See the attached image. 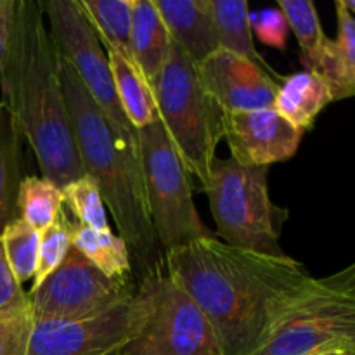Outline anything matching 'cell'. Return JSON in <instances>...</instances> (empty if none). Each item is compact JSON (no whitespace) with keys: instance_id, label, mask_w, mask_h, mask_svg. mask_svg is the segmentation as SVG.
Returning <instances> with one entry per match:
<instances>
[{"instance_id":"6da1fadb","label":"cell","mask_w":355,"mask_h":355,"mask_svg":"<svg viewBox=\"0 0 355 355\" xmlns=\"http://www.w3.org/2000/svg\"><path fill=\"white\" fill-rule=\"evenodd\" d=\"M163 266L208 319L218 355L252 354L312 279L290 255L234 248L217 236L168 250Z\"/></svg>"},{"instance_id":"7a4b0ae2","label":"cell","mask_w":355,"mask_h":355,"mask_svg":"<svg viewBox=\"0 0 355 355\" xmlns=\"http://www.w3.org/2000/svg\"><path fill=\"white\" fill-rule=\"evenodd\" d=\"M2 104L33 151L42 177L58 187L83 175L61 78V55L40 0H16L0 66Z\"/></svg>"},{"instance_id":"3957f363","label":"cell","mask_w":355,"mask_h":355,"mask_svg":"<svg viewBox=\"0 0 355 355\" xmlns=\"http://www.w3.org/2000/svg\"><path fill=\"white\" fill-rule=\"evenodd\" d=\"M61 78L83 175L90 177L99 187L104 207L113 215L120 238L134 252L144 276L163 269L144 193L141 153L130 151L118 141L75 69L62 58Z\"/></svg>"},{"instance_id":"277c9868","label":"cell","mask_w":355,"mask_h":355,"mask_svg":"<svg viewBox=\"0 0 355 355\" xmlns=\"http://www.w3.org/2000/svg\"><path fill=\"white\" fill-rule=\"evenodd\" d=\"M355 350V266L312 277L250 355Z\"/></svg>"},{"instance_id":"5b68a950","label":"cell","mask_w":355,"mask_h":355,"mask_svg":"<svg viewBox=\"0 0 355 355\" xmlns=\"http://www.w3.org/2000/svg\"><path fill=\"white\" fill-rule=\"evenodd\" d=\"M158 120L189 173L207 184L222 139L220 111L208 97L196 64L172 40L168 59L151 83Z\"/></svg>"},{"instance_id":"8992f818","label":"cell","mask_w":355,"mask_h":355,"mask_svg":"<svg viewBox=\"0 0 355 355\" xmlns=\"http://www.w3.org/2000/svg\"><path fill=\"white\" fill-rule=\"evenodd\" d=\"M269 168L215 158L203 186L222 243L267 255H286L279 238L290 214L269 194Z\"/></svg>"},{"instance_id":"52a82bcc","label":"cell","mask_w":355,"mask_h":355,"mask_svg":"<svg viewBox=\"0 0 355 355\" xmlns=\"http://www.w3.org/2000/svg\"><path fill=\"white\" fill-rule=\"evenodd\" d=\"M137 139L149 217L159 246L168 252L196 239L214 238L194 205L189 172L158 118L137 130Z\"/></svg>"},{"instance_id":"ba28073f","label":"cell","mask_w":355,"mask_h":355,"mask_svg":"<svg viewBox=\"0 0 355 355\" xmlns=\"http://www.w3.org/2000/svg\"><path fill=\"white\" fill-rule=\"evenodd\" d=\"M42 7L49 19V31L54 38L59 55L75 69L83 89L106 116L118 141L130 151L141 153L137 130L128 123L114 92L106 52L78 2L45 0L42 2Z\"/></svg>"},{"instance_id":"9c48e42d","label":"cell","mask_w":355,"mask_h":355,"mask_svg":"<svg viewBox=\"0 0 355 355\" xmlns=\"http://www.w3.org/2000/svg\"><path fill=\"white\" fill-rule=\"evenodd\" d=\"M135 290L132 281L104 276L71 246L61 266L28 298L35 322H78L106 314Z\"/></svg>"},{"instance_id":"30bf717a","label":"cell","mask_w":355,"mask_h":355,"mask_svg":"<svg viewBox=\"0 0 355 355\" xmlns=\"http://www.w3.org/2000/svg\"><path fill=\"white\" fill-rule=\"evenodd\" d=\"M151 274L128 300L103 315L78 322H35L26 355H120L151 311Z\"/></svg>"},{"instance_id":"8fae6325","label":"cell","mask_w":355,"mask_h":355,"mask_svg":"<svg viewBox=\"0 0 355 355\" xmlns=\"http://www.w3.org/2000/svg\"><path fill=\"white\" fill-rule=\"evenodd\" d=\"M151 311L120 355H218L210 322L163 269L151 272Z\"/></svg>"},{"instance_id":"7c38bea8","label":"cell","mask_w":355,"mask_h":355,"mask_svg":"<svg viewBox=\"0 0 355 355\" xmlns=\"http://www.w3.org/2000/svg\"><path fill=\"white\" fill-rule=\"evenodd\" d=\"M198 76L222 114L274 106L279 83L269 68L218 47L196 64Z\"/></svg>"},{"instance_id":"4fadbf2b","label":"cell","mask_w":355,"mask_h":355,"mask_svg":"<svg viewBox=\"0 0 355 355\" xmlns=\"http://www.w3.org/2000/svg\"><path fill=\"white\" fill-rule=\"evenodd\" d=\"M220 132L234 162L267 168L293 158L304 137V132L284 120L274 107L220 113Z\"/></svg>"},{"instance_id":"5bb4252c","label":"cell","mask_w":355,"mask_h":355,"mask_svg":"<svg viewBox=\"0 0 355 355\" xmlns=\"http://www.w3.org/2000/svg\"><path fill=\"white\" fill-rule=\"evenodd\" d=\"M172 40L194 64L218 49L210 0H153Z\"/></svg>"},{"instance_id":"9a60e30c","label":"cell","mask_w":355,"mask_h":355,"mask_svg":"<svg viewBox=\"0 0 355 355\" xmlns=\"http://www.w3.org/2000/svg\"><path fill=\"white\" fill-rule=\"evenodd\" d=\"M335 7L336 37L326 40L314 73L328 83L331 99L342 101L355 94V2L336 0Z\"/></svg>"},{"instance_id":"2e32d148","label":"cell","mask_w":355,"mask_h":355,"mask_svg":"<svg viewBox=\"0 0 355 355\" xmlns=\"http://www.w3.org/2000/svg\"><path fill=\"white\" fill-rule=\"evenodd\" d=\"M101 45L106 52L114 92L128 123L135 130L148 127L158 118L151 83L148 82L137 62L132 59L130 52L111 44Z\"/></svg>"},{"instance_id":"e0dca14e","label":"cell","mask_w":355,"mask_h":355,"mask_svg":"<svg viewBox=\"0 0 355 355\" xmlns=\"http://www.w3.org/2000/svg\"><path fill=\"white\" fill-rule=\"evenodd\" d=\"M172 37L153 0H134L128 52L149 83L156 80L168 59Z\"/></svg>"},{"instance_id":"ac0fdd59","label":"cell","mask_w":355,"mask_h":355,"mask_svg":"<svg viewBox=\"0 0 355 355\" xmlns=\"http://www.w3.org/2000/svg\"><path fill=\"white\" fill-rule=\"evenodd\" d=\"M333 103L329 87L318 73L300 71L279 83L274 110L305 134L314 127L321 111Z\"/></svg>"},{"instance_id":"d6986e66","label":"cell","mask_w":355,"mask_h":355,"mask_svg":"<svg viewBox=\"0 0 355 355\" xmlns=\"http://www.w3.org/2000/svg\"><path fill=\"white\" fill-rule=\"evenodd\" d=\"M62 214L69 229L73 248L78 250L97 270H101L110 279L130 281V250L120 236L114 234L111 229L96 231V229L80 224L68 214L64 207H62Z\"/></svg>"},{"instance_id":"ffe728a7","label":"cell","mask_w":355,"mask_h":355,"mask_svg":"<svg viewBox=\"0 0 355 355\" xmlns=\"http://www.w3.org/2000/svg\"><path fill=\"white\" fill-rule=\"evenodd\" d=\"M217 30L218 47L248 58L257 64L269 68L255 49L252 26H250V7L246 0H210Z\"/></svg>"},{"instance_id":"44dd1931","label":"cell","mask_w":355,"mask_h":355,"mask_svg":"<svg viewBox=\"0 0 355 355\" xmlns=\"http://www.w3.org/2000/svg\"><path fill=\"white\" fill-rule=\"evenodd\" d=\"M21 141L9 113L0 106V232L16 220V200L21 177Z\"/></svg>"},{"instance_id":"7402d4cb","label":"cell","mask_w":355,"mask_h":355,"mask_svg":"<svg viewBox=\"0 0 355 355\" xmlns=\"http://www.w3.org/2000/svg\"><path fill=\"white\" fill-rule=\"evenodd\" d=\"M61 210V187L44 177H23L17 189V218L26 222L37 232H42L58 220Z\"/></svg>"},{"instance_id":"603a6c76","label":"cell","mask_w":355,"mask_h":355,"mask_svg":"<svg viewBox=\"0 0 355 355\" xmlns=\"http://www.w3.org/2000/svg\"><path fill=\"white\" fill-rule=\"evenodd\" d=\"M277 9L284 14L290 31L297 37L307 71H314L328 40L322 31L318 9L309 0H279Z\"/></svg>"},{"instance_id":"cb8c5ba5","label":"cell","mask_w":355,"mask_h":355,"mask_svg":"<svg viewBox=\"0 0 355 355\" xmlns=\"http://www.w3.org/2000/svg\"><path fill=\"white\" fill-rule=\"evenodd\" d=\"M101 44L128 51L134 0H76Z\"/></svg>"},{"instance_id":"d4e9b609","label":"cell","mask_w":355,"mask_h":355,"mask_svg":"<svg viewBox=\"0 0 355 355\" xmlns=\"http://www.w3.org/2000/svg\"><path fill=\"white\" fill-rule=\"evenodd\" d=\"M0 238H2L6 259L17 283L23 286L28 281H33L35 269H37L40 232L31 229L21 218H16L3 227V231L0 232Z\"/></svg>"},{"instance_id":"484cf974","label":"cell","mask_w":355,"mask_h":355,"mask_svg":"<svg viewBox=\"0 0 355 355\" xmlns=\"http://www.w3.org/2000/svg\"><path fill=\"white\" fill-rule=\"evenodd\" d=\"M62 207L75 220L96 231H110L106 207L101 198L99 187L90 177L82 175L61 187Z\"/></svg>"},{"instance_id":"4316f807","label":"cell","mask_w":355,"mask_h":355,"mask_svg":"<svg viewBox=\"0 0 355 355\" xmlns=\"http://www.w3.org/2000/svg\"><path fill=\"white\" fill-rule=\"evenodd\" d=\"M71 248V238H69V229L66 225L64 214H59L58 220L49 225L45 231L40 232V245H38L37 255V269L33 276V286L30 291L37 290L55 269L62 263L64 257L68 255Z\"/></svg>"},{"instance_id":"83f0119b","label":"cell","mask_w":355,"mask_h":355,"mask_svg":"<svg viewBox=\"0 0 355 355\" xmlns=\"http://www.w3.org/2000/svg\"><path fill=\"white\" fill-rule=\"evenodd\" d=\"M35 319L28 298L24 304L0 311V355H26Z\"/></svg>"},{"instance_id":"f1b7e54d","label":"cell","mask_w":355,"mask_h":355,"mask_svg":"<svg viewBox=\"0 0 355 355\" xmlns=\"http://www.w3.org/2000/svg\"><path fill=\"white\" fill-rule=\"evenodd\" d=\"M250 26L252 33L259 38V42L269 45V47L284 51L288 45V35H290V26L279 9H267L250 12Z\"/></svg>"},{"instance_id":"f546056e","label":"cell","mask_w":355,"mask_h":355,"mask_svg":"<svg viewBox=\"0 0 355 355\" xmlns=\"http://www.w3.org/2000/svg\"><path fill=\"white\" fill-rule=\"evenodd\" d=\"M26 300L28 295L24 293L23 286L17 283L12 270H10L9 262L6 259V252H3L2 238H0V311L16 307V305L24 304Z\"/></svg>"},{"instance_id":"4dcf8cb0","label":"cell","mask_w":355,"mask_h":355,"mask_svg":"<svg viewBox=\"0 0 355 355\" xmlns=\"http://www.w3.org/2000/svg\"><path fill=\"white\" fill-rule=\"evenodd\" d=\"M14 9H16V0H0V66L6 54L10 26H12Z\"/></svg>"},{"instance_id":"1f68e13d","label":"cell","mask_w":355,"mask_h":355,"mask_svg":"<svg viewBox=\"0 0 355 355\" xmlns=\"http://www.w3.org/2000/svg\"><path fill=\"white\" fill-rule=\"evenodd\" d=\"M315 355H355V350H329V352H322Z\"/></svg>"}]
</instances>
